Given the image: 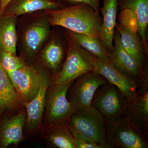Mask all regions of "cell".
<instances>
[{"label":"cell","instance_id":"obj_5","mask_svg":"<svg viewBox=\"0 0 148 148\" xmlns=\"http://www.w3.org/2000/svg\"><path fill=\"white\" fill-rule=\"evenodd\" d=\"M101 86L92 98V107L98 110L106 120H114L125 117L128 101L119 89L109 83Z\"/></svg>","mask_w":148,"mask_h":148},{"label":"cell","instance_id":"obj_6","mask_svg":"<svg viewBox=\"0 0 148 148\" xmlns=\"http://www.w3.org/2000/svg\"><path fill=\"white\" fill-rule=\"evenodd\" d=\"M73 82L53 84L46 97L45 116L48 127L54 125L67 123L75 112L73 104L66 98L67 91Z\"/></svg>","mask_w":148,"mask_h":148},{"label":"cell","instance_id":"obj_22","mask_svg":"<svg viewBox=\"0 0 148 148\" xmlns=\"http://www.w3.org/2000/svg\"><path fill=\"white\" fill-rule=\"evenodd\" d=\"M19 99L0 60V110L13 108Z\"/></svg>","mask_w":148,"mask_h":148},{"label":"cell","instance_id":"obj_26","mask_svg":"<svg viewBox=\"0 0 148 148\" xmlns=\"http://www.w3.org/2000/svg\"><path fill=\"white\" fill-rule=\"evenodd\" d=\"M62 4L65 3L69 6L85 4L90 6L96 11L100 12V0H56Z\"/></svg>","mask_w":148,"mask_h":148},{"label":"cell","instance_id":"obj_1","mask_svg":"<svg viewBox=\"0 0 148 148\" xmlns=\"http://www.w3.org/2000/svg\"><path fill=\"white\" fill-rule=\"evenodd\" d=\"M48 13L50 24L99 38L102 17L100 12L88 5L65 6L56 10H49Z\"/></svg>","mask_w":148,"mask_h":148},{"label":"cell","instance_id":"obj_10","mask_svg":"<svg viewBox=\"0 0 148 148\" xmlns=\"http://www.w3.org/2000/svg\"><path fill=\"white\" fill-rule=\"evenodd\" d=\"M48 18H41L29 24L25 29L22 38L24 55L27 59L35 58L50 34Z\"/></svg>","mask_w":148,"mask_h":148},{"label":"cell","instance_id":"obj_17","mask_svg":"<svg viewBox=\"0 0 148 148\" xmlns=\"http://www.w3.org/2000/svg\"><path fill=\"white\" fill-rule=\"evenodd\" d=\"M125 116L137 124L147 137L148 130V90H137L134 98L131 101H128Z\"/></svg>","mask_w":148,"mask_h":148},{"label":"cell","instance_id":"obj_15","mask_svg":"<svg viewBox=\"0 0 148 148\" xmlns=\"http://www.w3.org/2000/svg\"><path fill=\"white\" fill-rule=\"evenodd\" d=\"M27 115L20 112L3 121L0 127V146L6 148L12 144L16 145L23 139V129Z\"/></svg>","mask_w":148,"mask_h":148},{"label":"cell","instance_id":"obj_16","mask_svg":"<svg viewBox=\"0 0 148 148\" xmlns=\"http://www.w3.org/2000/svg\"><path fill=\"white\" fill-rule=\"evenodd\" d=\"M64 7L56 0H12L6 8L4 14L16 16L38 11L56 10Z\"/></svg>","mask_w":148,"mask_h":148},{"label":"cell","instance_id":"obj_24","mask_svg":"<svg viewBox=\"0 0 148 148\" xmlns=\"http://www.w3.org/2000/svg\"><path fill=\"white\" fill-rule=\"evenodd\" d=\"M0 60L3 68L7 74L26 66L24 61L16 55H14L0 48Z\"/></svg>","mask_w":148,"mask_h":148},{"label":"cell","instance_id":"obj_21","mask_svg":"<svg viewBox=\"0 0 148 148\" xmlns=\"http://www.w3.org/2000/svg\"><path fill=\"white\" fill-rule=\"evenodd\" d=\"M45 138L55 147L59 148H76L75 138L67 123H61L48 127Z\"/></svg>","mask_w":148,"mask_h":148},{"label":"cell","instance_id":"obj_11","mask_svg":"<svg viewBox=\"0 0 148 148\" xmlns=\"http://www.w3.org/2000/svg\"><path fill=\"white\" fill-rule=\"evenodd\" d=\"M93 72L100 74L109 84L116 86L128 101L134 98L138 90V83L135 79L118 71L110 63L105 62L95 56Z\"/></svg>","mask_w":148,"mask_h":148},{"label":"cell","instance_id":"obj_9","mask_svg":"<svg viewBox=\"0 0 148 148\" xmlns=\"http://www.w3.org/2000/svg\"><path fill=\"white\" fill-rule=\"evenodd\" d=\"M113 42V49L110 52L111 64L121 73L136 80L138 85L148 74V68L142 71L135 59L125 50L121 43L119 33L116 29Z\"/></svg>","mask_w":148,"mask_h":148},{"label":"cell","instance_id":"obj_13","mask_svg":"<svg viewBox=\"0 0 148 148\" xmlns=\"http://www.w3.org/2000/svg\"><path fill=\"white\" fill-rule=\"evenodd\" d=\"M118 9V0H104L100 9L103 18L99 39L109 52L114 48Z\"/></svg>","mask_w":148,"mask_h":148},{"label":"cell","instance_id":"obj_2","mask_svg":"<svg viewBox=\"0 0 148 148\" xmlns=\"http://www.w3.org/2000/svg\"><path fill=\"white\" fill-rule=\"evenodd\" d=\"M67 125L74 137L110 148L106 140V120L96 109L92 107L84 110L75 111Z\"/></svg>","mask_w":148,"mask_h":148},{"label":"cell","instance_id":"obj_7","mask_svg":"<svg viewBox=\"0 0 148 148\" xmlns=\"http://www.w3.org/2000/svg\"><path fill=\"white\" fill-rule=\"evenodd\" d=\"M108 83L105 77L94 72L86 73L78 77L72 87L70 101L75 111L92 108L91 102L96 90Z\"/></svg>","mask_w":148,"mask_h":148},{"label":"cell","instance_id":"obj_4","mask_svg":"<svg viewBox=\"0 0 148 148\" xmlns=\"http://www.w3.org/2000/svg\"><path fill=\"white\" fill-rule=\"evenodd\" d=\"M71 39L67 58L61 71L53 77V84L73 82L84 74L93 72L95 56Z\"/></svg>","mask_w":148,"mask_h":148},{"label":"cell","instance_id":"obj_18","mask_svg":"<svg viewBox=\"0 0 148 148\" xmlns=\"http://www.w3.org/2000/svg\"><path fill=\"white\" fill-rule=\"evenodd\" d=\"M118 9L119 10L129 9L136 15L138 21V33L147 56V30L148 24V0H118Z\"/></svg>","mask_w":148,"mask_h":148},{"label":"cell","instance_id":"obj_23","mask_svg":"<svg viewBox=\"0 0 148 148\" xmlns=\"http://www.w3.org/2000/svg\"><path fill=\"white\" fill-rule=\"evenodd\" d=\"M64 50L60 42L53 39L48 42L41 53L44 64L51 71H57L63 61Z\"/></svg>","mask_w":148,"mask_h":148},{"label":"cell","instance_id":"obj_3","mask_svg":"<svg viewBox=\"0 0 148 148\" xmlns=\"http://www.w3.org/2000/svg\"><path fill=\"white\" fill-rule=\"evenodd\" d=\"M106 138L110 147L147 148L146 136L140 127L127 117L106 120Z\"/></svg>","mask_w":148,"mask_h":148},{"label":"cell","instance_id":"obj_28","mask_svg":"<svg viewBox=\"0 0 148 148\" xmlns=\"http://www.w3.org/2000/svg\"><path fill=\"white\" fill-rule=\"evenodd\" d=\"M12 0H0V16L4 12L6 8Z\"/></svg>","mask_w":148,"mask_h":148},{"label":"cell","instance_id":"obj_8","mask_svg":"<svg viewBox=\"0 0 148 148\" xmlns=\"http://www.w3.org/2000/svg\"><path fill=\"white\" fill-rule=\"evenodd\" d=\"M44 71L34 66L26 65L8 74L19 99L28 102L39 90Z\"/></svg>","mask_w":148,"mask_h":148},{"label":"cell","instance_id":"obj_27","mask_svg":"<svg viewBox=\"0 0 148 148\" xmlns=\"http://www.w3.org/2000/svg\"><path fill=\"white\" fill-rule=\"evenodd\" d=\"M76 148H108L99 143H92L79 137H74Z\"/></svg>","mask_w":148,"mask_h":148},{"label":"cell","instance_id":"obj_14","mask_svg":"<svg viewBox=\"0 0 148 148\" xmlns=\"http://www.w3.org/2000/svg\"><path fill=\"white\" fill-rule=\"evenodd\" d=\"M115 29L119 33L123 47L135 59L140 69L144 71L148 68L145 57L147 55L142 40L140 39L138 33L131 32L119 23H116Z\"/></svg>","mask_w":148,"mask_h":148},{"label":"cell","instance_id":"obj_25","mask_svg":"<svg viewBox=\"0 0 148 148\" xmlns=\"http://www.w3.org/2000/svg\"><path fill=\"white\" fill-rule=\"evenodd\" d=\"M119 22L131 32L138 33V21L137 16L129 9H123L120 10L118 15Z\"/></svg>","mask_w":148,"mask_h":148},{"label":"cell","instance_id":"obj_19","mask_svg":"<svg viewBox=\"0 0 148 148\" xmlns=\"http://www.w3.org/2000/svg\"><path fill=\"white\" fill-rule=\"evenodd\" d=\"M16 16L6 14L0 16V48L16 55Z\"/></svg>","mask_w":148,"mask_h":148},{"label":"cell","instance_id":"obj_12","mask_svg":"<svg viewBox=\"0 0 148 148\" xmlns=\"http://www.w3.org/2000/svg\"><path fill=\"white\" fill-rule=\"evenodd\" d=\"M50 80L45 72L43 73L41 82L38 94L29 102H24L27 110L25 127L29 131H34L41 127L43 114L45 106L46 97Z\"/></svg>","mask_w":148,"mask_h":148},{"label":"cell","instance_id":"obj_20","mask_svg":"<svg viewBox=\"0 0 148 148\" xmlns=\"http://www.w3.org/2000/svg\"><path fill=\"white\" fill-rule=\"evenodd\" d=\"M71 38L78 45L96 57L105 62L110 63V52L99 38L69 31Z\"/></svg>","mask_w":148,"mask_h":148}]
</instances>
